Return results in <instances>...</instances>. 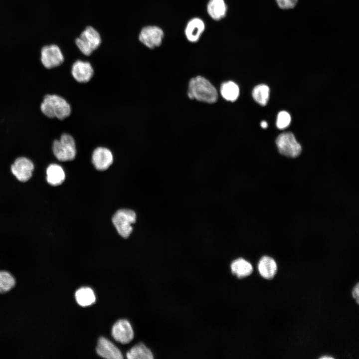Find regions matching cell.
Returning <instances> with one entry per match:
<instances>
[{
  "mask_svg": "<svg viewBox=\"0 0 359 359\" xmlns=\"http://www.w3.org/2000/svg\"><path fill=\"white\" fill-rule=\"evenodd\" d=\"M352 295L354 298L356 300L357 304H359V283L355 286L352 292Z\"/></svg>",
  "mask_w": 359,
  "mask_h": 359,
  "instance_id": "cell-26",
  "label": "cell"
},
{
  "mask_svg": "<svg viewBox=\"0 0 359 359\" xmlns=\"http://www.w3.org/2000/svg\"><path fill=\"white\" fill-rule=\"evenodd\" d=\"M52 150L54 156L59 161H72L76 155L75 140L70 135L63 133L59 140L56 139L53 141Z\"/></svg>",
  "mask_w": 359,
  "mask_h": 359,
  "instance_id": "cell-3",
  "label": "cell"
},
{
  "mask_svg": "<svg viewBox=\"0 0 359 359\" xmlns=\"http://www.w3.org/2000/svg\"><path fill=\"white\" fill-rule=\"evenodd\" d=\"M64 61L60 48L55 44L45 45L40 50V61L43 66L50 69L61 65Z\"/></svg>",
  "mask_w": 359,
  "mask_h": 359,
  "instance_id": "cell-6",
  "label": "cell"
},
{
  "mask_svg": "<svg viewBox=\"0 0 359 359\" xmlns=\"http://www.w3.org/2000/svg\"><path fill=\"white\" fill-rule=\"evenodd\" d=\"M96 351L99 356L104 358L121 359L123 358L120 350L104 337H101L98 340Z\"/></svg>",
  "mask_w": 359,
  "mask_h": 359,
  "instance_id": "cell-13",
  "label": "cell"
},
{
  "mask_svg": "<svg viewBox=\"0 0 359 359\" xmlns=\"http://www.w3.org/2000/svg\"><path fill=\"white\" fill-rule=\"evenodd\" d=\"M136 220L135 212L129 209H121L116 212L112 217V222L118 233L123 237L127 238L131 234L132 225Z\"/></svg>",
  "mask_w": 359,
  "mask_h": 359,
  "instance_id": "cell-5",
  "label": "cell"
},
{
  "mask_svg": "<svg viewBox=\"0 0 359 359\" xmlns=\"http://www.w3.org/2000/svg\"><path fill=\"white\" fill-rule=\"evenodd\" d=\"M220 93L222 97L226 100L234 102L239 96V88L234 82L227 81L223 83L221 85Z\"/></svg>",
  "mask_w": 359,
  "mask_h": 359,
  "instance_id": "cell-21",
  "label": "cell"
},
{
  "mask_svg": "<svg viewBox=\"0 0 359 359\" xmlns=\"http://www.w3.org/2000/svg\"><path fill=\"white\" fill-rule=\"evenodd\" d=\"M34 168V165L30 159L21 157L14 161L11 166V171L19 181L25 182L31 177Z\"/></svg>",
  "mask_w": 359,
  "mask_h": 359,
  "instance_id": "cell-9",
  "label": "cell"
},
{
  "mask_svg": "<svg viewBox=\"0 0 359 359\" xmlns=\"http://www.w3.org/2000/svg\"><path fill=\"white\" fill-rule=\"evenodd\" d=\"M92 162L98 171H105L112 165L113 156L111 151L105 147H99L93 152Z\"/></svg>",
  "mask_w": 359,
  "mask_h": 359,
  "instance_id": "cell-12",
  "label": "cell"
},
{
  "mask_svg": "<svg viewBox=\"0 0 359 359\" xmlns=\"http://www.w3.org/2000/svg\"><path fill=\"white\" fill-rule=\"evenodd\" d=\"M205 29L203 21L198 17L190 19L186 24L185 35L188 41L195 42L198 41Z\"/></svg>",
  "mask_w": 359,
  "mask_h": 359,
  "instance_id": "cell-14",
  "label": "cell"
},
{
  "mask_svg": "<svg viewBox=\"0 0 359 359\" xmlns=\"http://www.w3.org/2000/svg\"><path fill=\"white\" fill-rule=\"evenodd\" d=\"M15 284V279L11 273L6 271H0V294L11 290Z\"/></svg>",
  "mask_w": 359,
  "mask_h": 359,
  "instance_id": "cell-23",
  "label": "cell"
},
{
  "mask_svg": "<svg viewBox=\"0 0 359 359\" xmlns=\"http://www.w3.org/2000/svg\"><path fill=\"white\" fill-rule=\"evenodd\" d=\"M40 111L46 117L63 120L71 114V108L68 102L57 94H46L40 106Z\"/></svg>",
  "mask_w": 359,
  "mask_h": 359,
  "instance_id": "cell-2",
  "label": "cell"
},
{
  "mask_svg": "<svg viewBox=\"0 0 359 359\" xmlns=\"http://www.w3.org/2000/svg\"><path fill=\"white\" fill-rule=\"evenodd\" d=\"M187 95L190 99L208 103H215L218 98V93L214 86L205 78L198 76L189 81Z\"/></svg>",
  "mask_w": 359,
  "mask_h": 359,
  "instance_id": "cell-1",
  "label": "cell"
},
{
  "mask_svg": "<svg viewBox=\"0 0 359 359\" xmlns=\"http://www.w3.org/2000/svg\"><path fill=\"white\" fill-rule=\"evenodd\" d=\"M252 97L259 104L265 106L267 104L269 97V88L265 84L255 86L252 91Z\"/></svg>",
  "mask_w": 359,
  "mask_h": 359,
  "instance_id": "cell-22",
  "label": "cell"
},
{
  "mask_svg": "<svg viewBox=\"0 0 359 359\" xmlns=\"http://www.w3.org/2000/svg\"><path fill=\"white\" fill-rule=\"evenodd\" d=\"M77 303L83 307L93 304L96 300L95 295L92 289L89 287H82L77 290L75 294Z\"/></svg>",
  "mask_w": 359,
  "mask_h": 359,
  "instance_id": "cell-19",
  "label": "cell"
},
{
  "mask_svg": "<svg viewBox=\"0 0 359 359\" xmlns=\"http://www.w3.org/2000/svg\"><path fill=\"white\" fill-rule=\"evenodd\" d=\"M276 143L279 152L289 158H296L301 153L302 147L291 132L280 134L276 139Z\"/></svg>",
  "mask_w": 359,
  "mask_h": 359,
  "instance_id": "cell-7",
  "label": "cell"
},
{
  "mask_svg": "<svg viewBox=\"0 0 359 359\" xmlns=\"http://www.w3.org/2000/svg\"><path fill=\"white\" fill-rule=\"evenodd\" d=\"M46 180L51 185L57 186L64 180L65 175L62 168L56 164H50L46 169Z\"/></svg>",
  "mask_w": 359,
  "mask_h": 359,
  "instance_id": "cell-16",
  "label": "cell"
},
{
  "mask_svg": "<svg viewBox=\"0 0 359 359\" xmlns=\"http://www.w3.org/2000/svg\"><path fill=\"white\" fill-rule=\"evenodd\" d=\"M163 30L155 25H148L143 27L138 36L140 42L150 49L159 47L164 38Z\"/></svg>",
  "mask_w": 359,
  "mask_h": 359,
  "instance_id": "cell-8",
  "label": "cell"
},
{
  "mask_svg": "<svg viewBox=\"0 0 359 359\" xmlns=\"http://www.w3.org/2000/svg\"><path fill=\"white\" fill-rule=\"evenodd\" d=\"M129 359H152L153 355L149 349L144 344L139 343L133 347L126 354Z\"/></svg>",
  "mask_w": 359,
  "mask_h": 359,
  "instance_id": "cell-20",
  "label": "cell"
},
{
  "mask_svg": "<svg viewBox=\"0 0 359 359\" xmlns=\"http://www.w3.org/2000/svg\"><path fill=\"white\" fill-rule=\"evenodd\" d=\"M101 40L99 32L93 26H88L76 38L75 42L83 55L89 56L100 46Z\"/></svg>",
  "mask_w": 359,
  "mask_h": 359,
  "instance_id": "cell-4",
  "label": "cell"
},
{
  "mask_svg": "<svg viewBox=\"0 0 359 359\" xmlns=\"http://www.w3.org/2000/svg\"><path fill=\"white\" fill-rule=\"evenodd\" d=\"M291 121L290 115L287 112L285 111H281L277 115V127L279 129H285L289 125Z\"/></svg>",
  "mask_w": 359,
  "mask_h": 359,
  "instance_id": "cell-24",
  "label": "cell"
},
{
  "mask_svg": "<svg viewBox=\"0 0 359 359\" xmlns=\"http://www.w3.org/2000/svg\"><path fill=\"white\" fill-rule=\"evenodd\" d=\"M207 10L213 19L219 20L226 15L227 5L224 0H209L207 5Z\"/></svg>",
  "mask_w": 359,
  "mask_h": 359,
  "instance_id": "cell-17",
  "label": "cell"
},
{
  "mask_svg": "<svg viewBox=\"0 0 359 359\" xmlns=\"http://www.w3.org/2000/svg\"><path fill=\"white\" fill-rule=\"evenodd\" d=\"M231 269L233 274L238 278L247 276L253 271L251 263L243 258H238L232 262Z\"/></svg>",
  "mask_w": 359,
  "mask_h": 359,
  "instance_id": "cell-18",
  "label": "cell"
},
{
  "mask_svg": "<svg viewBox=\"0 0 359 359\" xmlns=\"http://www.w3.org/2000/svg\"><path fill=\"white\" fill-rule=\"evenodd\" d=\"M320 358H321V359H333V358L332 357L327 356H323V357H322Z\"/></svg>",
  "mask_w": 359,
  "mask_h": 359,
  "instance_id": "cell-28",
  "label": "cell"
},
{
  "mask_svg": "<svg viewBox=\"0 0 359 359\" xmlns=\"http://www.w3.org/2000/svg\"><path fill=\"white\" fill-rule=\"evenodd\" d=\"M113 338L122 344H128L134 337L132 327L128 321L122 319L118 321L113 325L112 329Z\"/></svg>",
  "mask_w": 359,
  "mask_h": 359,
  "instance_id": "cell-10",
  "label": "cell"
},
{
  "mask_svg": "<svg viewBox=\"0 0 359 359\" xmlns=\"http://www.w3.org/2000/svg\"><path fill=\"white\" fill-rule=\"evenodd\" d=\"M261 126L263 128H266L268 127V124L265 121H262L260 123Z\"/></svg>",
  "mask_w": 359,
  "mask_h": 359,
  "instance_id": "cell-27",
  "label": "cell"
},
{
  "mask_svg": "<svg viewBox=\"0 0 359 359\" xmlns=\"http://www.w3.org/2000/svg\"><path fill=\"white\" fill-rule=\"evenodd\" d=\"M277 6L282 10H290L294 8L299 0H275Z\"/></svg>",
  "mask_w": 359,
  "mask_h": 359,
  "instance_id": "cell-25",
  "label": "cell"
},
{
  "mask_svg": "<svg viewBox=\"0 0 359 359\" xmlns=\"http://www.w3.org/2000/svg\"><path fill=\"white\" fill-rule=\"evenodd\" d=\"M71 72L73 78L81 83L89 82L94 74V70L91 63L81 60H76L73 63Z\"/></svg>",
  "mask_w": 359,
  "mask_h": 359,
  "instance_id": "cell-11",
  "label": "cell"
},
{
  "mask_svg": "<svg viewBox=\"0 0 359 359\" xmlns=\"http://www.w3.org/2000/svg\"><path fill=\"white\" fill-rule=\"evenodd\" d=\"M260 275L265 279H272L277 271V265L275 260L269 256H263L258 264Z\"/></svg>",
  "mask_w": 359,
  "mask_h": 359,
  "instance_id": "cell-15",
  "label": "cell"
}]
</instances>
